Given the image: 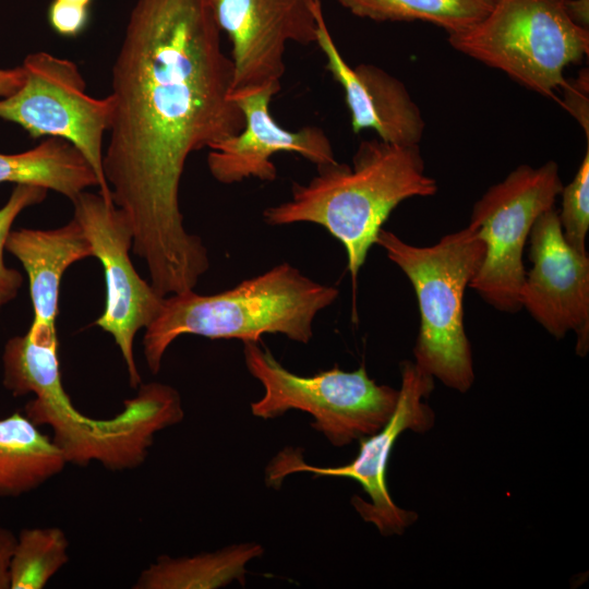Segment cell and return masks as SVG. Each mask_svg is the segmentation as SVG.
<instances>
[{
	"label": "cell",
	"instance_id": "obj_1",
	"mask_svg": "<svg viewBox=\"0 0 589 589\" xmlns=\"http://www.w3.org/2000/svg\"><path fill=\"white\" fill-rule=\"evenodd\" d=\"M231 84L232 63L204 0H137L112 69L103 165L132 250L161 297L193 289L209 267L201 239L183 227L179 188L193 152L242 130Z\"/></svg>",
	"mask_w": 589,
	"mask_h": 589
},
{
	"label": "cell",
	"instance_id": "obj_2",
	"mask_svg": "<svg viewBox=\"0 0 589 589\" xmlns=\"http://www.w3.org/2000/svg\"><path fill=\"white\" fill-rule=\"evenodd\" d=\"M437 192L425 173L419 145L362 141L352 166L317 167L306 184L293 183L288 201L269 206L263 219L269 226L312 223L325 228L345 248L353 288L378 231L399 203Z\"/></svg>",
	"mask_w": 589,
	"mask_h": 589
},
{
	"label": "cell",
	"instance_id": "obj_3",
	"mask_svg": "<svg viewBox=\"0 0 589 589\" xmlns=\"http://www.w3.org/2000/svg\"><path fill=\"white\" fill-rule=\"evenodd\" d=\"M12 395L33 394L24 413L37 426L48 425L67 464L98 462L111 471L139 467L155 435L182 421L180 394L170 385L141 384L109 419H95L75 408L61 382L58 346L32 344L14 358L8 375Z\"/></svg>",
	"mask_w": 589,
	"mask_h": 589
},
{
	"label": "cell",
	"instance_id": "obj_4",
	"mask_svg": "<svg viewBox=\"0 0 589 589\" xmlns=\"http://www.w3.org/2000/svg\"><path fill=\"white\" fill-rule=\"evenodd\" d=\"M338 294L336 287L316 283L286 262L223 292L200 294L191 289L170 294L146 327L147 366L156 374L167 348L185 334L243 342L281 334L306 344L315 316Z\"/></svg>",
	"mask_w": 589,
	"mask_h": 589
},
{
	"label": "cell",
	"instance_id": "obj_5",
	"mask_svg": "<svg viewBox=\"0 0 589 589\" xmlns=\"http://www.w3.org/2000/svg\"><path fill=\"white\" fill-rule=\"evenodd\" d=\"M375 244L404 272L418 300L414 363L445 386L466 393L474 372L464 325V294L483 262L484 241L468 225L430 247L409 244L382 228Z\"/></svg>",
	"mask_w": 589,
	"mask_h": 589
},
{
	"label": "cell",
	"instance_id": "obj_6",
	"mask_svg": "<svg viewBox=\"0 0 589 589\" xmlns=\"http://www.w3.org/2000/svg\"><path fill=\"white\" fill-rule=\"evenodd\" d=\"M566 0H494L469 27L448 35L450 46L508 75L516 83L557 99L564 69L589 51V32L572 21Z\"/></svg>",
	"mask_w": 589,
	"mask_h": 589
},
{
	"label": "cell",
	"instance_id": "obj_7",
	"mask_svg": "<svg viewBox=\"0 0 589 589\" xmlns=\"http://www.w3.org/2000/svg\"><path fill=\"white\" fill-rule=\"evenodd\" d=\"M248 371L264 388V395L251 402L253 416L274 419L289 410L312 416L311 426L337 447L351 444L383 428L398 401L399 389L380 385L364 365L344 371L337 365L311 376H302L283 366L267 348L243 342Z\"/></svg>",
	"mask_w": 589,
	"mask_h": 589
},
{
	"label": "cell",
	"instance_id": "obj_8",
	"mask_svg": "<svg viewBox=\"0 0 589 589\" xmlns=\"http://www.w3.org/2000/svg\"><path fill=\"white\" fill-rule=\"evenodd\" d=\"M562 189L554 160L539 167L520 165L474 203L468 225L484 241L485 255L469 287L494 309L506 313L521 310L524 249L534 221L554 207Z\"/></svg>",
	"mask_w": 589,
	"mask_h": 589
},
{
	"label": "cell",
	"instance_id": "obj_9",
	"mask_svg": "<svg viewBox=\"0 0 589 589\" xmlns=\"http://www.w3.org/2000/svg\"><path fill=\"white\" fill-rule=\"evenodd\" d=\"M22 67L25 80L15 93L0 98V119L19 124L34 139L71 143L96 173L99 193L112 200L103 165L104 136L113 117L112 95L89 96L77 65L46 51L28 55Z\"/></svg>",
	"mask_w": 589,
	"mask_h": 589
},
{
	"label": "cell",
	"instance_id": "obj_10",
	"mask_svg": "<svg viewBox=\"0 0 589 589\" xmlns=\"http://www.w3.org/2000/svg\"><path fill=\"white\" fill-rule=\"evenodd\" d=\"M400 377L399 397L392 417L377 432L359 440V453L353 460L334 467L312 466L304 461L300 448L285 447L267 465L266 483L278 489L294 472L352 479L370 497V501L359 496L351 500L361 518L373 524L383 536L404 533L418 514L398 507L393 501L386 484L388 460L402 432H425L433 426L435 416L424 402L434 389V377L408 360L400 363Z\"/></svg>",
	"mask_w": 589,
	"mask_h": 589
},
{
	"label": "cell",
	"instance_id": "obj_11",
	"mask_svg": "<svg viewBox=\"0 0 589 589\" xmlns=\"http://www.w3.org/2000/svg\"><path fill=\"white\" fill-rule=\"evenodd\" d=\"M74 219L81 225L93 256L103 265L106 302L95 325L109 333L127 365L132 387L141 384L134 359L136 333L158 314L165 297L159 296L135 271L129 256L133 231L124 213L113 200L100 193L83 191L73 201Z\"/></svg>",
	"mask_w": 589,
	"mask_h": 589
},
{
	"label": "cell",
	"instance_id": "obj_12",
	"mask_svg": "<svg viewBox=\"0 0 589 589\" xmlns=\"http://www.w3.org/2000/svg\"><path fill=\"white\" fill-rule=\"evenodd\" d=\"M231 43V94L280 88L288 43H316L315 0H204Z\"/></svg>",
	"mask_w": 589,
	"mask_h": 589
},
{
	"label": "cell",
	"instance_id": "obj_13",
	"mask_svg": "<svg viewBox=\"0 0 589 589\" xmlns=\"http://www.w3.org/2000/svg\"><path fill=\"white\" fill-rule=\"evenodd\" d=\"M531 269L519 292L521 309L551 335H577L576 351L589 349V257L572 249L552 207L534 221L529 235Z\"/></svg>",
	"mask_w": 589,
	"mask_h": 589
},
{
	"label": "cell",
	"instance_id": "obj_14",
	"mask_svg": "<svg viewBox=\"0 0 589 589\" xmlns=\"http://www.w3.org/2000/svg\"><path fill=\"white\" fill-rule=\"evenodd\" d=\"M279 91L265 86L230 95L243 115L244 125L239 133L208 147L207 166L215 180L224 184L248 178L274 181L277 168L272 157L278 153L299 154L316 168L337 161L332 143L320 127L290 131L275 121L269 104Z\"/></svg>",
	"mask_w": 589,
	"mask_h": 589
},
{
	"label": "cell",
	"instance_id": "obj_15",
	"mask_svg": "<svg viewBox=\"0 0 589 589\" xmlns=\"http://www.w3.org/2000/svg\"><path fill=\"white\" fill-rule=\"evenodd\" d=\"M316 43L326 68L344 89L354 133L373 130L380 140L397 145H419L424 120L401 81L382 68L361 63L349 65L326 25L320 0L314 1Z\"/></svg>",
	"mask_w": 589,
	"mask_h": 589
},
{
	"label": "cell",
	"instance_id": "obj_16",
	"mask_svg": "<svg viewBox=\"0 0 589 589\" xmlns=\"http://www.w3.org/2000/svg\"><path fill=\"white\" fill-rule=\"evenodd\" d=\"M5 250L23 265L34 308L32 325L56 327L60 281L70 265L93 256V248L81 225L73 218L51 229L11 230Z\"/></svg>",
	"mask_w": 589,
	"mask_h": 589
},
{
	"label": "cell",
	"instance_id": "obj_17",
	"mask_svg": "<svg viewBox=\"0 0 589 589\" xmlns=\"http://www.w3.org/2000/svg\"><path fill=\"white\" fill-rule=\"evenodd\" d=\"M38 428L19 411L0 419V497L28 493L68 465L52 438Z\"/></svg>",
	"mask_w": 589,
	"mask_h": 589
},
{
	"label": "cell",
	"instance_id": "obj_18",
	"mask_svg": "<svg viewBox=\"0 0 589 589\" xmlns=\"http://www.w3.org/2000/svg\"><path fill=\"white\" fill-rule=\"evenodd\" d=\"M0 183L37 185L71 202L99 181L85 157L68 141L48 137L16 154L0 153Z\"/></svg>",
	"mask_w": 589,
	"mask_h": 589
},
{
	"label": "cell",
	"instance_id": "obj_19",
	"mask_svg": "<svg viewBox=\"0 0 589 589\" xmlns=\"http://www.w3.org/2000/svg\"><path fill=\"white\" fill-rule=\"evenodd\" d=\"M263 552L261 544L244 542L194 556L164 555L143 569L133 588L215 589L232 581L244 584L248 563Z\"/></svg>",
	"mask_w": 589,
	"mask_h": 589
},
{
	"label": "cell",
	"instance_id": "obj_20",
	"mask_svg": "<svg viewBox=\"0 0 589 589\" xmlns=\"http://www.w3.org/2000/svg\"><path fill=\"white\" fill-rule=\"evenodd\" d=\"M353 15L375 22L431 23L448 35L480 21L494 0H336Z\"/></svg>",
	"mask_w": 589,
	"mask_h": 589
},
{
	"label": "cell",
	"instance_id": "obj_21",
	"mask_svg": "<svg viewBox=\"0 0 589 589\" xmlns=\"http://www.w3.org/2000/svg\"><path fill=\"white\" fill-rule=\"evenodd\" d=\"M69 540L58 527L25 528L10 562V589H43L68 563Z\"/></svg>",
	"mask_w": 589,
	"mask_h": 589
},
{
	"label": "cell",
	"instance_id": "obj_22",
	"mask_svg": "<svg viewBox=\"0 0 589 589\" xmlns=\"http://www.w3.org/2000/svg\"><path fill=\"white\" fill-rule=\"evenodd\" d=\"M589 143L573 180L561 191L562 209L558 219L567 244L580 254H588L586 238L589 229Z\"/></svg>",
	"mask_w": 589,
	"mask_h": 589
},
{
	"label": "cell",
	"instance_id": "obj_23",
	"mask_svg": "<svg viewBox=\"0 0 589 589\" xmlns=\"http://www.w3.org/2000/svg\"><path fill=\"white\" fill-rule=\"evenodd\" d=\"M47 191L37 185L16 184L8 202L0 208V306L16 297L23 283L20 272L8 267L3 260L11 227L22 211L43 202Z\"/></svg>",
	"mask_w": 589,
	"mask_h": 589
},
{
	"label": "cell",
	"instance_id": "obj_24",
	"mask_svg": "<svg viewBox=\"0 0 589 589\" xmlns=\"http://www.w3.org/2000/svg\"><path fill=\"white\" fill-rule=\"evenodd\" d=\"M48 21L59 35L75 37L87 24L88 8L53 0L48 9Z\"/></svg>",
	"mask_w": 589,
	"mask_h": 589
},
{
	"label": "cell",
	"instance_id": "obj_25",
	"mask_svg": "<svg viewBox=\"0 0 589 589\" xmlns=\"http://www.w3.org/2000/svg\"><path fill=\"white\" fill-rule=\"evenodd\" d=\"M588 70L580 71L573 82H566L563 87L564 100L561 105L578 121L584 129L587 143H589V107H588Z\"/></svg>",
	"mask_w": 589,
	"mask_h": 589
},
{
	"label": "cell",
	"instance_id": "obj_26",
	"mask_svg": "<svg viewBox=\"0 0 589 589\" xmlns=\"http://www.w3.org/2000/svg\"><path fill=\"white\" fill-rule=\"evenodd\" d=\"M15 541L16 536L0 526V589L10 588V562Z\"/></svg>",
	"mask_w": 589,
	"mask_h": 589
},
{
	"label": "cell",
	"instance_id": "obj_27",
	"mask_svg": "<svg viewBox=\"0 0 589 589\" xmlns=\"http://www.w3.org/2000/svg\"><path fill=\"white\" fill-rule=\"evenodd\" d=\"M25 80V71L22 65L12 69L0 68V98L15 93Z\"/></svg>",
	"mask_w": 589,
	"mask_h": 589
},
{
	"label": "cell",
	"instance_id": "obj_28",
	"mask_svg": "<svg viewBox=\"0 0 589 589\" xmlns=\"http://www.w3.org/2000/svg\"><path fill=\"white\" fill-rule=\"evenodd\" d=\"M566 11L574 23L588 29L589 0H566Z\"/></svg>",
	"mask_w": 589,
	"mask_h": 589
},
{
	"label": "cell",
	"instance_id": "obj_29",
	"mask_svg": "<svg viewBox=\"0 0 589 589\" xmlns=\"http://www.w3.org/2000/svg\"><path fill=\"white\" fill-rule=\"evenodd\" d=\"M59 1H63V2H67V3H71V4H76V5H82V7H86V8H88V5L92 2V0H59Z\"/></svg>",
	"mask_w": 589,
	"mask_h": 589
}]
</instances>
